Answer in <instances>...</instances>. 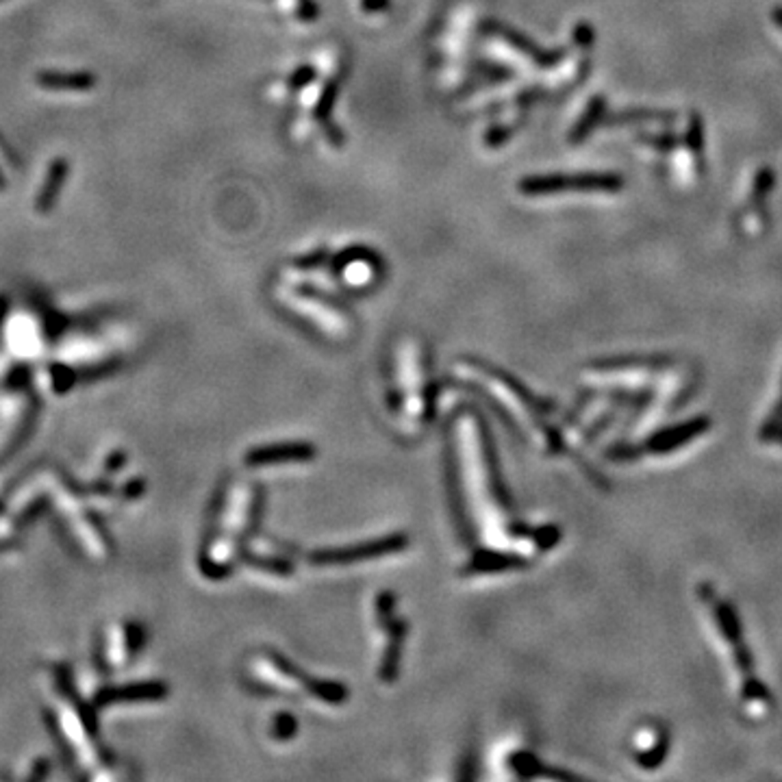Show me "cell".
<instances>
[{"instance_id":"ba28073f","label":"cell","mask_w":782,"mask_h":782,"mask_svg":"<svg viewBox=\"0 0 782 782\" xmlns=\"http://www.w3.org/2000/svg\"><path fill=\"white\" fill-rule=\"evenodd\" d=\"M166 698V687L159 683H142V684H127V687L105 689L100 693V704L113 702H144V700H161Z\"/></svg>"},{"instance_id":"8fae6325","label":"cell","mask_w":782,"mask_h":782,"mask_svg":"<svg viewBox=\"0 0 782 782\" xmlns=\"http://www.w3.org/2000/svg\"><path fill=\"white\" fill-rule=\"evenodd\" d=\"M311 457V450L304 446H274V448H263V450H254L246 461L250 465L254 463H274V461H285V458H307Z\"/></svg>"},{"instance_id":"7c38bea8","label":"cell","mask_w":782,"mask_h":782,"mask_svg":"<svg viewBox=\"0 0 782 782\" xmlns=\"http://www.w3.org/2000/svg\"><path fill=\"white\" fill-rule=\"evenodd\" d=\"M716 615H717L719 630L723 632V637H726V639L731 641V644H732V641L741 639V622H739V617H737V613H735V606L726 605V602H717Z\"/></svg>"},{"instance_id":"30bf717a","label":"cell","mask_w":782,"mask_h":782,"mask_svg":"<svg viewBox=\"0 0 782 782\" xmlns=\"http://www.w3.org/2000/svg\"><path fill=\"white\" fill-rule=\"evenodd\" d=\"M66 174H67L66 159H57V161L51 163V168H48L46 183H43L42 194H40V198H37V209H40L42 214H48V211H51V207L55 205L57 196H59L61 185H64V181H66Z\"/></svg>"},{"instance_id":"9c48e42d","label":"cell","mask_w":782,"mask_h":782,"mask_svg":"<svg viewBox=\"0 0 782 782\" xmlns=\"http://www.w3.org/2000/svg\"><path fill=\"white\" fill-rule=\"evenodd\" d=\"M43 90L52 91H87L96 83V79L87 72H74V74H64V72H42L37 76Z\"/></svg>"},{"instance_id":"5bb4252c","label":"cell","mask_w":782,"mask_h":782,"mask_svg":"<svg viewBox=\"0 0 782 782\" xmlns=\"http://www.w3.org/2000/svg\"><path fill=\"white\" fill-rule=\"evenodd\" d=\"M774 22L782 28V9H776V12H774Z\"/></svg>"},{"instance_id":"52a82bcc","label":"cell","mask_w":782,"mask_h":782,"mask_svg":"<svg viewBox=\"0 0 782 782\" xmlns=\"http://www.w3.org/2000/svg\"><path fill=\"white\" fill-rule=\"evenodd\" d=\"M404 545L403 537H394L387 539V542H376V543H368V545H361V548H352V550H337V552H326V554H317L316 559L311 561L316 563H352V561H361V559H371V557H379L380 552H394V550H400Z\"/></svg>"},{"instance_id":"8992f818","label":"cell","mask_w":782,"mask_h":782,"mask_svg":"<svg viewBox=\"0 0 782 782\" xmlns=\"http://www.w3.org/2000/svg\"><path fill=\"white\" fill-rule=\"evenodd\" d=\"M622 185L620 178L606 176V174H596V176H576V178H533L524 181L521 187L526 194H554L559 190H617Z\"/></svg>"},{"instance_id":"7a4b0ae2","label":"cell","mask_w":782,"mask_h":782,"mask_svg":"<svg viewBox=\"0 0 782 782\" xmlns=\"http://www.w3.org/2000/svg\"><path fill=\"white\" fill-rule=\"evenodd\" d=\"M57 693H59V723L61 731L70 743V750L81 767H103L107 765V752L100 746L96 735V722L79 695L74 693L66 676H57Z\"/></svg>"},{"instance_id":"4fadbf2b","label":"cell","mask_w":782,"mask_h":782,"mask_svg":"<svg viewBox=\"0 0 782 782\" xmlns=\"http://www.w3.org/2000/svg\"><path fill=\"white\" fill-rule=\"evenodd\" d=\"M780 428H782V394L778 404H776V409L771 411L770 422H767V426L762 428V439H771L774 434L780 433Z\"/></svg>"},{"instance_id":"277c9868","label":"cell","mask_w":782,"mask_h":782,"mask_svg":"<svg viewBox=\"0 0 782 782\" xmlns=\"http://www.w3.org/2000/svg\"><path fill=\"white\" fill-rule=\"evenodd\" d=\"M144 644V629L133 622H122L109 632L105 644V663L113 669L127 668Z\"/></svg>"},{"instance_id":"6da1fadb","label":"cell","mask_w":782,"mask_h":782,"mask_svg":"<svg viewBox=\"0 0 782 782\" xmlns=\"http://www.w3.org/2000/svg\"><path fill=\"white\" fill-rule=\"evenodd\" d=\"M254 509H257V500H254L253 485H238L224 509L220 530L211 533V545L202 552V559L209 561V567H205V572H209L207 576H224L222 572L233 563L241 542L239 537L248 530L254 518Z\"/></svg>"},{"instance_id":"5b68a950","label":"cell","mask_w":782,"mask_h":782,"mask_svg":"<svg viewBox=\"0 0 782 782\" xmlns=\"http://www.w3.org/2000/svg\"><path fill=\"white\" fill-rule=\"evenodd\" d=\"M711 428V419L707 415H698V418L687 419L683 424H676V426L665 428V431L656 433L654 437L648 439L645 448L652 455H668V452L676 450V448L687 446L689 442L698 439L700 434H704Z\"/></svg>"},{"instance_id":"3957f363","label":"cell","mask_w":782,"mask_h":782,"mask_svg":"<svg viewBox=\"0 0 782 782\" xmlns=\"http://www.w3.org/2000/svg\"><path fill=\"white\" fill-rule=\"evenodd\" d=\"M35 398L24 387L12 389L0 400V461L20 446L35 418Z\"/></svg>"}]
</instances>
